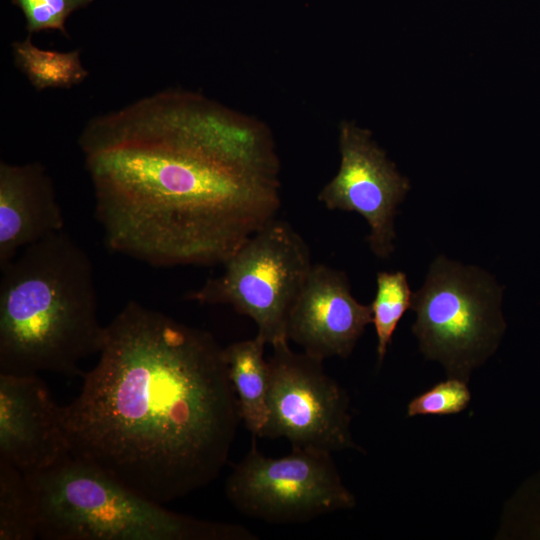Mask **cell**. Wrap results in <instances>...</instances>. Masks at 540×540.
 <instances>
[{
	"mask_svg": "<svg viewBox=\"0 0 540 540\" xmlns=\"http://www.w3.org/2000/svg\"><path fill=\"white\" fill-rule=\"evenodd\" d=\"M223 350L208 331L129 301L60 406L70 454L162 505L214 482L241 422Z\"/></svg>",
	"mask_w": 540,
	"mask_h": 540,
	"instance_id": "6da1fadb",
	"label": "cell"
},
{
	"mask_svg": "<svg viewBox=\"0 0 540 540\" xmlns=\"http://www.w3.org/2000/svg\"><path fill=\"white\" fill-rule=\"evenodd\" d=\"M106 245L155 267L224 264L276 218L280 182L184 157L87 156Z\"/></svg>",
	"mask_w": 540,
	"mask_h": 540,
	"instance_id": "7a4b0ae2",
	"label": "cell"
},
{
	"mask_svg": "<svg viewBox=\"0 0 540 540\" xmlns=\"http://www.w3.org/2000/svg\"><path fill=\"white\" fill-rule=\"evenodd\" d=\"M0 269V373L80 374L105 336L86 251L63 230Z\"/></svg>",
	"mask_w": 540,
	"mask_h": 540,
	"instance_id": "3957f363",
	"label": "cell"
},
{
	"mask_svg": "<svg viewBox=\"0 0 540 540\" xmlns=\"http://www.w3.org/2000/svg\"><path fill=\"white\" fill-rule=\"evenodd\" d=\"M45 540H255L246 527L171 511L69 455L24 473Z\"/></svg>",
	"mask_w": 540,
	"mask_h": 540,
	"instance_id": "277c9868",
	"label": "cell"
},
{
	"mask_svg": "<svg viewBox=\"0 0 540 540\" xmlns=\"http://www.w3.org/2000/svg\"><path fill=\"white\" fill-rule=\"evenodd\" d=\"M501 296L502 288L485 271L438 257L411 305L422 353L440 362L450 377L467 381L505 330Z\"/></svg>",
	"mask_w": 540,
	"mask_h": 540,
	"instance_id": "5b68a950",
	"label": "cell"
},
{
	"mask_svg": "<svg viewBox=\"0 0 540 540\" xmlns=\"http://www.w3.org/2000/svg\"><path fill=\"white\" fill-rule=\"evenodd\" d=\"M223 265L221 275L188 293L187 299L232 306L255 322L257 336L266 345L289 341L288 317L313 266L302 236L287 221L274 218Z\"/></svg>",
	"mask_w": 540,
	"mask_h": 540,
	"instance_id": "8992f818",
	"label": "cell"
},
{
	"mask_svg": "<svg viewBox=\"0 0 540 540\" xmlns=\"http://www.w3.org/2000/svg\"><path fill=\"white\" fill-rule=\"evenodd\" d=\"M225 494L243 515L273 524L304 523L355 505L332 454L293 450L272 458L251 447L225 482Z\"/></svg>",
	"mask_w": 540,
	"mask_h": 540,
	"instance_id": "52a82bcc",
	"label": "cell"
},
{
	"mask_svg": "<svg viewBox=\"0 0 540 540\" xmlns=\"http://www.w3.org/2000/svg\"><path fill=\"white\" fill-rule=\"evenodd\" d=\"M289 341L268 359V416L260 437L287 439L293 450H361L351 434L349 398L323 361L294 352Z\"/></svg>",
	"mask_w": 540,
	"mask_h": 540,
	"instance_id": "ba28073f",
	"label": "cell"
},
{
	"mask_svg": "<svg viewBox=\"0 0 540 540\" xmlns=\"http://www.w3.org/2000/svg\"><path fill=\"white\" fill-rule=\"evenodd\" d=\"M340 166L322 188L318 200L329 210L356 212L370 227L372 252L387 258L394 250V218L410 185L370 131L343 122L339 132Z\"/></svg>",
	"mask_w": 540,
	"mask_h": 540,
	"instance_id": "9c48e42d",
	"label": "cell"
},
{
	"mask_svg": "<svg viewBox=\"0 0 540 540\" xmlns=\"http://www.w3.org/2000/svg\"><path fill=\"white\" fill-rule=\"evenodd\" d=\"M370 323L371 306L353 297L346 274L313 264L290 311L287 338L321 361L347 358Z\"/></svg>",
	"mask_w": 540,
	"mask_h": 540,
	"instance_id": "30bf717a",
	"label": "cell"
},
{
	"mask_svg": "<svg viewBox=\"0 0 540 540\" xmlns=\"http://www.w3.org/2000/svg\"><path fill=\"white\" fill-rule=\"evenodd\" d=\"M59 409L38 374L0 373V460L31 473L71 455Z\"/></svg>",
	"mask_w": 540,
	"mask_h": 540,
	"instance_id": "8fae6325",
	"label": "cell"
},
{
	"mask_svg": "<svg viewBox=\"0 0 540 540\" xmlns=\"http://www.w3.org/2000/svg\"><path fill=\"white\" fill-rule=\"evenodd\" d=\"M53 181L39 162H0V268L42 239L64 230Z\"/></svg>",
	"mask_w": 540,
	"mask_h": 540,
	"instance_id": "7c38bea8",
	"label": "cell"
},
{
	"mask_svg": "<svg viewBox=\"0 0 540 540\" xmlns=\"http://www.w3.org/2000/svg\"><path fill=\"white\" fill-rule=\"evenodd\" d=\"M265 346L256 335L231 343L223 350L241 421L256 437H260L268 416L269 364L264 357Z\"/></svg>",
	"mask_w": 540,
	"mask_h": 540,
	"instance_id": "4fadbf2b",
	"label": "cell"
},
{
	"mask_svg": "<svg viewBox=\"0 0 540 540\" xmlns=\"http://www.w3.org/2000/svg\"><path fill=\"white\" fill-rule=\"evenodd\" d=\"M12 55L16 67L37 91L71 88L88 76V71L81 64L79 50L59 52L41 49L32 43L31 34L12 43Z\"/></svg>",
	"mask_w": 540,
	"mask_h": 540,
	"instance_id": "5bb4252c",
	"label": "cell"
},
{
	"mask_svg": "<svg viewBox=\"0 0 540 540\" xmlns=\"http://www.w3.org/2000/svg\"><path fill=\"white\" fill-rule=\"evenodd\" d=\"M38 538L32 492L25 474L0 460V540Z\"/></svg>",
	"mask_w": 540,
	"mask_h": 540,
	"instance_id": "9a60e30c",
	"label": "cell"
},
{
	"mask_svg": "<svg viewBox=\"0 0 540 540\" xmlns=\"http://www.w3.org/2000/svg\"><path fill=\"white\" fill-rule=\"evenodd\" d=\"M412 301L413 293L404 272L377 273V290L370 306L379 362L384 359L397 325Z\"/></svg>",
	"mask_w": 540,
	"mask_h": 540,
	"instance_id": "2e32d148",
	"label": "cell"
},
{
	"mask_svg": "<svg viewBox=\"0 0 540 540\" xmlns=\"http://www.w3.org/2000/svg\"><path fill=\"white\" fill-rule=\"evenodd\" d=\"M466 382L450 377L438 383L408 404L407 415H449L463 411L471 400Z\"/></svg>",
	"mask_w": 540,
	"mask_h": 540,
	"instance_id": "e0dca14e",
	"label": "cell"
},
{
	"mask_svg": "<svg viewBox=\"0 0 540 540\" xmlns=\"http://www.w3.org/2000/svg\"><path fill=\"white\" fill-rule=\"evenodd\" d=\"M92 2L93 0H12L23 12L29 34L58 30L65 37H69L65 22L70 14Z\"/></svg>",
	"mask_w": 540,
	"mask_h": 540,
	"instance_id": "ac0fdd59",
	"label": "cell"
}]
</instances>
